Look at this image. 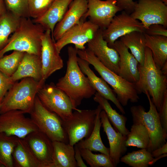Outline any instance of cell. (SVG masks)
I'll use <instances>...</instances> for the list:
<instances>
[{"mask_svg": "<svg viewBox=\"0 0 167 167\" xmlns=\"http://www.w3.org/2000/svg\"><path fill=\"white\" fill-rule=\"evenodd\" d=\"M6 11L4 5L3 0H0V17Z\"/></svg>", "mask_w": 167, "mask_h": 167, "instance_id": "44", "label": "cell"}, {"mask_svg": "<svg viewBox=\"0 0 167 167\" xmlns=\"http://www.w3.org/2000/svg\"><path fill=\"white\" fill-rule=\"evenodd\" d=\"M145 29L142 23L124 11L115 15L108 26L102 30L103 38L108 46L113 48L118 38L133 31L145 32Z\"/></svg>", "mask_w": 167, "mask_h": 167, "instance_id": "13", "label": "cell"}, {"mask_svg": "<svg viewBox=\"0 0 167 167\" xmlns=\"http://www.w3.org/2000/svg\"><path fill=\"white\" fill-rule=\"evenodd\" d=\"M37 95L43 105L64 121L72 115L75 109L69 97L53 84H45Z\"/></svg>", "mask_w": 167, "mask_h": 167, "instance_id": "9", "label": "cell"}, {"mask_svg": "<svg viewBox=\"0 0 167 167\" xmlns=\"http://www.w3.org/2000/svg\"><path fill=\"white\" fill-rule=\"evenodd\" d=\"M133 123L129 133L127 135L126 146L147 149L150 140L147 129L141 123Z\"/></svg>", "mask_w": 167, "mask_h": 167, "instance_id": "30", "label": "cell"}, {"mask_svg": "<svg viewBox=\"0 0 167 167\" xmlns=\"http://www.w3.org/2000/svg\"><path fill=\"white\" fill-rule=\"evenodd\" d=\"M54 167H77L75 148L69 143L53 141Z\"/></svg>", "mask_w": 167, "mask_h": 167, "instance_id": "26", "label": "cell"}, {"mask_svg": "<svg viewBox=\"0 0 167 167\" xmlns=\"http://www.w3.org/2000/svg\"><path fill=\"white\" fill-rule=\"evenodd\" d=\"M41 58L42 79L45 81L52 74L63 66V61L56 47L49 30L45 31L42 37Z\"/></svg>", "mask_w": 167, "mask_h": 167, "instance_id": "15", "label": "cell"}, {"mask_svg": "<svg viewBox=\"0 0 167 167\" xmlns=\"http://www.w3.org/2000/svg\"><path fill=\"white\" fill-rule=\"evenodd\" d=\"M0 104H1V103H0Z\"/></svg>", "mask_w": 167, "mask_h": 167, "instance_id": "47", "label": "cell"}, {"mask_svg": "<svg viewBox=\"0 0 167 167\" xmlns=\"http://www.w3.org/2000/svg\"><path fill=\"white\" fill-rule=\"evenodd\" d=\"M18 110L7 111L0 114V133L24 139L28 134L38 130L30 118Z\"/></svg>", "mask_w": 167, "mask_h": 167, "instance_id": "11", "label": "cell"}, {"mask_svg": "<svg viewBox=\"0 0 167 167\" xmlns=\"http://www.w3.org/2000/svg\"><path fill=\"white\" fill-rule=\"evenodd\" d=\"M117 6L121 11H124L129 14L133 11L136 2L133 0H115Z\"/></svg>", "mask_w": 167, "mask_h": 167, "instance_id": "41", "label": "cell"}, {"mask_svg": "<svg viewBox=\"0 0 167 167\" xmlns=\"http://www.w3.org/2000/svg\"><path fill=\"white\" fill-rule=\"evenodd\" d=\"M144 35L146 46L150 49L154 62L161 69L167 62V37Z\"/></svg>", "mask_w": 167, "mask_h": 167, "instance_id": "28", "label": "cell"}, {"mask_svg": "<svg viewBox=\"0 0 167 167\" xmlns=\"http://www.w3.org/2000/svg\"><path fill=\"white\" fill-rule=\"evenodd\" d=\"M14 83L9 77L0 71V103L6 93Z\"/></svg>", "mask_w": 167, "mask_h": 167, "instance_id": "38", "label": "cell"}, {"mask_svg": "<svg viewBox=\"0 0 167 167\" xmlns=\"http://www.w3.org/2000/svg\"><path fill=\"white\" fill-rule=\"evenodd\" d=\"M62 19L55 26L52 37L59 39L71 28L79 23L87 11V0H73Z\"/></svg>", "mask_w": 167, "mask_h": 167, "instance_id": "19", "label": "cell"}, {"mask_svg": "<svg viewBox=\"0 0 167 167\" xmlns=\"http://www.w3.org/2000/svg\"><path fill=\"white\" fill-rule=\"evenodd\" d=\"M29 114L30 118L38 130L45 134L53 141H60L69 143L68 137L62 120L55 113L47 109L37 95Z\"/></svg>", "mask_w": 167, "mask_h": 167, "instance_id": "7", "label": "cell"}, {"mask_svg": "<svg viewBox=\"0 0 167 167\" xmlns=\"http://www.w3.org/2000/svg\"><path fill=\"white\" fill-rule=\"evenodd\" d=\"M120 38V40L130 49L139 64L143 65L146 47L144 32L133 31Z\"/></svg>", "mask_w": 167, "mask_h": 167, "instance_id": "27", "label": "cell"}, {"mask_svg": "<svg viewBox=\"0 0 167 167\" xmlns=\"http://www.w3.org/2000/svg\"><path fill=\"white\" fill-rule=\"evenodd\" d=\"M94 100L98 103L102 110L105 112L108 118L117 131L123 135L127 136L130 131L126 126L127 118L122 114H119L113 109L108 100L101 96L97 92L94 94Z\"/></svg>", "mask_w": 167, "mask_h": 167, "instance_id": "29", "label": "cell"}, {"mask_svg": "<svg viewBox=\"0 0 167 167\" xmlns=\"http://www.w3.org/2000/svg\"><path fill=\"white\" fill-rule=\"evenodd\" d=\"M102 30L99 28L87 44L88 48L107 68L118 75L120 57L117 51L109 47L104 39Z\"/></svg>", "mask_w": 167, "mask_h": 167, "instance_id": "16", "label": "cell"}, {"mask_svg": "<svg viewBox=\"0 0 167 167\" xmlns=\"http://www.w3.org/2000/svg\"><path fill=\"white\" fill-rule=\"evenodd\" d=\"M80 150L83 158L91 167H115L109 157L104 154H94L86 148Z\"/></svg>", "mask_w": 167, "mask_h": 167, "instance_id": "35", "label": "cell"}, {"mask_svg": "<svg viewBox=\"0 0 167 167\" xmlns=\"http://www.w3.org/2000/svg\"><path fill=\"white\" fill-rule=\"evenodd\" d=\"M54 0H28L30 17L36 19L44 15Z\"/></svg>", "mask_w": 167, "mask_h": 167, "instance_id": "37", "label": "cell"}, {"mask_svg": "<svg viewBox=\"0 0 167 167\" xmlns=\"http://www.w3.org/2000/svg\"><path fill=\"white\" fill-rule=\"evenodd\" d=\"M112 48L117 51L120 57L118 75L130 82L136 83L139 78L137 60L120 40H116Z\"/></svg>", "mask_w": 167, "mask_h": 167, "instance_id": "20", "label": "cell"}, {"mask_svg": "<svg viewBox=\"0 0 167 167\" xmlns=\"http://www.w3.org/2000/svg\"><path fill=\"white\" fill-rule=\"evenodd\" d=\"M145 33L150 36H161L167 37V27L160 24L151 25L145 29Z\"/></svg>", "mask_w": 167, "mask_h": 167, "instance_id": "40", "label": "cell"}, {"mask_svg": "<svg viewBox=\"0 0 167 167\" xmlns=\"http://www.w3.org/2000/svg\"><path fill=\"white\" fill-rule=\"evenodd\" d=\"M163 3H164L165 5H167V0H160Z\"/></svg>", "mask_w": 167, "mask_h": 167, "instance_id": "46", "label": "cell"}, {"mask_svg": "<svg viewBox=\"0 0 167 167\" xmlns=\"http://www.w3.org/2000/svg\"><path fill=\"white\" fill-rule=\"evenodd\" d=\"M24 139L42 167H54L53 141L37 130L28 134Z\"/></svg>", "mask_w": 167, "mask_h": 167, "instance_id": "17", "label": "cell"}, {"mask_svg": "<svg viewBox=\"0 0 167 167\" xmlns=\"http://www.w3.org/2000/svg\"><path fill=\"white\" fill-rule=\"evenodd\" d=\"M152 156L155 158L167 153V142L161 147L157 148L151 152Z\"/></svg>", "mask_w": 167, "mask_h": 167, "instance_id": "43", "label": "cell"}, {"mask_svg": "<svg viewBox=\"0 0 167 167\" xmlns=\"http://www.w3.org/2000/svg\"><path fill=\"white\" fill-rule=\"evenodd\" d=\"M74 145L75 157L77 167H87V166L83 160L80 149L76 144Z\"/></svg>", "mask_w": 167, "mask_h": 167, "instance_id": "42", "label": "cell"}, {"mask_svg": "<svg viewBox=\"0 0 167 167\" xmlns=\"http://www.w3.org/2000/svg\"><path fill=\"white\" fill-rule=\"evenodd\" d=\"M162 73L167 76V62H165L161 69Z\"/></svg>", "mask_w": 167, "mask_h": 167, "instance_id": "45", "label": "cell"}, {"mask_svg": "<svg viewBox=\"0 0 167 167\" xmlns=\"http://www.w3.org/2000/svg\"><path fill=\"white\" fill-rule=\"evenodd\" d=\"M12 157L14 167H42L24 139L18 138Z\"/></svg>", "mask_w": 167, "mask_h": 167, "instance_id": "25", "label": "cell"}, {"mask_svg": "<svg viewBox=\"0 0 167 167\" xmlns=\"http://www.w3.org/2000/svg\"><path fill=\"white\" fill-rule=\"evenodd\" d=\"M77 60L81 70L87 76L96 92L103 97L111 101L122 114H125L124 108L108 84L102 78L96 75L90 68V64L87 61L79 57Z\"/></svg>", "mask_w": 167, "mask_h": 167, "instance_id": "21", "label": "cell"}, {"mask_svg": "<svg viewBox=\"0 0 167 167\" xmlns=\"http://www.w3.org/2000/svg\"><path fill=\"white\" fill-rule=\"evenodd\" d=\"M42 75L41 56L25 53L17 70L10 78L13 83L27 77L32 78L40 81L42 80Z\"/></svg>", "mask_w": 167, "mask_h": 167, "instance_id": "22", "label": "cell"}, {"mask_svg": "<svg viewBox=\"0 0 167 167\" xmlns=\"http://www.w3.org/2000/svg\"><path fill=\"white\" fill-rule=\"evenodd\" d=\"M73 0H54L42 15L32 21L40 24L45 30H50L52 36L54 28L62 18Z\"/></svg>", "mask_w": 167, "mask_h": 167, "instance_id": "23", "label": "cell"}, {"mask_svg": "<svg viewBox=\"0 0 167 167\" xmlns=\"http://www.w3.org/2000/svg\"><path fill=\"white\" fill-rule=\"evenodd\" d=\"M88 9L81 19L89 20L100 29H105L120 9L115 0H87Z\"/></svg>", "mask_w": 167, "mask_h": 167, "instance_id": "14", "label": "cell"}, {"mask_svg": "<svg viewBox=\"0 0 167 167\" xmlns=\"http://www.w3.org/2000/svg\"><path fill=\"white\" fill-rule=\"evenodd\" d=\"M158 114L162 127L167 132V91L165 93Z\"/></svg>", "mask_w": 167, "mask_h": 167, "instance_id": "39", "label": "cell"}, {"mask_svg": "<svg viewBox=\"0 0 167 167\" xmlns=\"http://www.w3.org/2000/svg\"><path fill=\"white\" fill-rule=\"evenodd\" d=\"M77 50L75 47H68L66 71L55 85L69 97L75 110L83 99L90 98L96 92L78 65Z\"/></svg>", "mask_w": 167, "mask_h": 167, "instance_id": "1", "label": "cell"}, {"mask_svg": "<svg viewBox=\"0 0 167 167\" xmlns=\"http://www.w3.org/2000/svg\"><path fill=\"white\" fill-rule=\"evenodd\" d=\"M130 15L140 20L145 29L155 24L167 27V5L160 0H138Z\"/></svg>", "mask_w": 167, "mask_h": 167, "instance_id": "10", "label": "cell"}, {"mask_svg": "<svg viewBox=\"0 0 167 167\" xmlns=\"http://www.w3.org/2000/svg\"><path fill=\"white\" fill-rule=\"evenodd\" d=\"M4 1L7 11L14 15L20 18L30 17L28 0H4Z\"/></svg>", "mask_w": 167, "mask_h": 167, "instance_id": "36", "label": "cell"}, {"mask_svg": "<svg viewBox=\"0 0 167 167\" xmlns=\"http://www.w3.org/2000/svg\"><path fill=\"white\" fill-rule=\"evenodd\" d=\"M139 78L135 83L138 94L147 92L158 112L161 107L164 95L167 91V76L154 62L150 49L146 47L143 65L139 64Z\"/></svg>", "mask_w": 167, "mask_h": 167, "instance_id": "2", "label": "cell"}, {"mask_svg": "<svg viewBox=\"0 0 167 167\" xmlns=\"http://www.w3.org/2000/svg\"><path fill=\"white\" fill-rule=\"evenodd\" d=\"M24 52L13 51L11 54L0 58V71L10 77L17 70Z\"/></svg>", "mask_w": 167, "mask_h": 167, "instance_id": "34", "label": "cell"}, {"mask_svg": "<svg viewBox=\"0 0 167 167\" xmlns=\"http://www.w3.org/2000/svg\"><path fill=\"white\" fill-rule=\"evenodd\" d=\"M99 28L90 20L81 19L79 23L67 30L55 41L58 52L60 53L63 48L70 44L74 45L75 47L78 49H84L85 45L93 38Z\"/></svg>", "mask_w": 167, "mask_h": 167, "instance_id": "12", "label": "cell"}, {"mask_svg": "<svg viewBox=\"0 0 167 167\" xmlns=\"http://www.w3.org/2000/svg\"><path fill=\"white\" fill-rule=\"evenodd\" d=\"M18 138L0 133V167H14L12 153Z\"/></svg>", "mask_w": 167, "mask_h": 167, "instance_id": "33", "label": "cell"}, {"mask_svg": "<svg viewBox=\"0 0 167 167\" xmlns=\"http://www.w3.org/2000/svg\"><path fill=\"white\" fill-rule=\"evenodd\" d=\"M45 30L30 17L21 18L19 25L9 38L6 45L0 50V58L11 50L35 54L41 56L42 37Z\"/></svg>", "mask_w": 167, "mask_h": 167, "instance_id": "3", "label": "cell"}, {"mask_svg": "<svg viewBox=\"0 0 167 167\" xmlns=\"http://www.w3.org/2000/svg\"><path fill=\"white\" fill-rule=\"evenodd\" d=\"M145 94L149 104V109L146 112L141 105H134L131 107L130 111L133 122L140 123L146 128L149 135L150 143L147 150L151 152L162 146L167 142V132L162 127L158 112L148 93Z\"/></svg>", "mask_w": 167, "mask_h": 167, "instance_id": "6", "label": "cell"}, {"mask_svg": "<svg viewBox=\"0 0 167 167\" xmlns=\"http://www.w3.org/2000/svg\"><path fill=\"white\" fill-rule=\"evenodd\" d=\"M77 54L93 66L101 78L112 87L122 105L126 106L129 101L132 103L138 101L139 97L135 84L127 81L105 67L88 48L78 49Z\"/></svg>", "mask_w": 167, "mask_h": 167, "instance_id": "4", "label": "cell"}, {"mask_svg": "<svg viewBox=\"0 0 167 167\" xmlns=\"http://www.w3.org/2000/svg\"><path fill=\"white\" fill-rule=\"evenodd\" d=\"M45 81L27 77L19 82H15L0 104V114L13 110L29 114L33 107L38 92L45 84Z\"/></svg>", "mask_w": 167, "mask_h": 167, "instance_id": "5", "label": "cell"}, {"mask_svg": "<svg viewBox=\"0 0 167 167\" xmlns=\"http://www.w3.org/2000/svg\"><path fill=\"white\" fill-rule=\"evenodd\" d=\"M96 109L97 112L94 127L91 135L88 138L82 139L75 144L79 149L86 148L91 151L98 152L109 157V148H107L104 145L100 135L102 123L100 113L102 109L99 105Z\"/></svg>", "mask_w": 167, "mask_h": 167, "instance_id": "24", "label": "cell"}, {"mask_svg": "<svg viewBox=\"0 0 167 167\" xmlns=\"http://www.w3.org/2000/svg\"><path fill=\"white\" fill-rule=\"evenodd\" d=\"M20 19L7 10L0 17V50L7 43L9 36L16 29Z\"/></svg>", "mask_w": 167, "mask_h": 167, "instance_id": "31", "label": "cell"}, {"mask_svg": "<svg viewBox=\"0 0 167 167\" xmlns=\"http://www.w3.org/2000/svg\"><path fill=\"white\" fill-rule=\"evenodd\" d=\"M151 152L147 149H141L128 153L122 156L120 162L132 167H148L155 162Z\"/></svg>", "mask_w": 167, "mask_h": 167, "instance_id": "32", "label": "cell"}, {"mask_svg": "<svg viewBox=\"0 0 167 167\" xmlns=\"http://www.w3.org/2000/svg\"><path fill=\"white\" fill-rule=\"evenodd\" d=\"M100 117L103 131L109 142V157L114 166L116 167L120 162L121 158L127 151L126 144L127 136L115 130L103 110L100 112Z\"/></svg>", "mask_w": 167, "mask_h": 167, "instance_id": "18", "label": "cell"}, {"mask_svg": "<svg viewBox=\"0 0 167 167\" xmlns=\"http://www.w3.org/2000/svg\"><path fill=\"white\" fill-rule=\"evenodd\" d=\"M96 112V109H77L70 118L62 121L69 144L74 146L84 138H87L90 136L94 127Z\"/></svg>", "mask_w": 167, "mask_h": 167, "instance_id": "8", "label": "cell"}]
</instances>
